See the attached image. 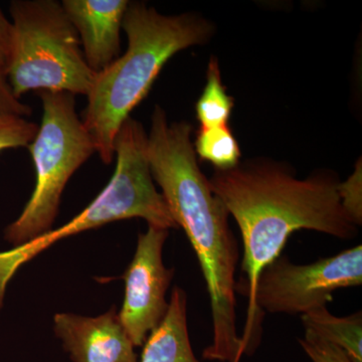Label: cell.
Wrapping results in <instances>:
<instances>
[{
    "mask_svg": "<svg viewBox=\"0 0 362 362\" xmlns=\"http://www.w3.org/2000/svg\"><path fill=\"white\" fill-rule=\"evenodd\" d=\"M209 180L242 235L243 277L235 292L249 299L240 339L243 354L250 356L261 339L264 316L255 307L257 281L264 268L281 256L291 233L311 230L352 240L358 226L343 204L341 182L333 173L299 180L286 166L261 160L216 170Z\"/></svg>",
    "mask_w": 362,
    "mask_h": 362,
    "instance_id": "cell-1",
    "label": "cell"
},
{
    "mask_svg": "<svg viewBox=\"0 0 362 362\" xmlns=\"http://www.w3.org/2000/svg\"><path fill=\"white\" fill-rule=\"evenodd\" d=\"M192 134L189 123H169L165 110L156 105L147 141L150 171L176 225L187 233L206 281L214 335L202 357L240 362L243 344L235 313L239 250L228 225L230 214L197 163Z\"/></svg>",
    "mask_w": 362,
    "mask_h": 362,
    "instance_id": "cell-2",
    "label": "cell"
},
{
    "mask_svg": "<svg viewBox=\"0 0 362 362\" xmlns=\"http://www.w3.org/2000/svg\"><path fill=\"white\" fill-rule=\"evenodd\" d=\"M122 30L127 51L97 74L81 118L107 165L115 157L114 143L121 126L148 95L168 59L187 47L206 44L214 28L197 13L164 16L144 2L129 1Z\"/></svg>",
    "mask_w": 362,
    "mask_h": 362,
    "instance_id": "cell-3",
    "label": "cell"
},
{
    "mask_svg": "<svg viewBox=\"0 0 362 362\" xmlns=\"http://www.w3.org/2000/svg\"><path fill=\"white\" fill-rule=\"evenodd\" d=\"M147 141L148 134L142 124L129 117L116 136V169L101 194L58 230L0 252V309L6 286L16 271L59 240L126 218H143L148 226L168 230L178 228L163 195L154 185L147 157Z\"/></svg>",
    "mask_w": 362,
    "mask_h": 362,
    "instance_id": "cell-4",
    "label": "cell"
},
{
    "mask_svg": "<svg viewBox=\"0 0 362 362\" xmlns=\"http://www.w3.org/2000/svg\"><path fill=\"white\" fill-rule=\"evenodd\" d=\"M9 13L13 44L7 83L14 97L32 90L87 96L97 74L86 63L62 2L13 0Z\"/></svg>",
    "mask_w": 362,
    "mask_h": 362,
    "instance_id": "cell-5",
    "label": "cell"
},
{
    "mask_svg": "<svg viewBox=\"0 0 362 362\" xmlns=\"http://www.w3.org/2000/svg\"><path fill=\"white\" fill-rule=\"evenodd\" d=\"M39 96L42 123L28 146L35 164V189L18 220L4 232V239L14 247L52 230L66 183L96 152L94 140L76 110L75 95L39 90Z\"/></svg>",
    "mask_w": 362,
    "mask_h": 362,
    "instance_id": "cell-6",
    "label": "cell"
},
{
    "mask_svg": "<svg viewBox=\"0 0 362 362\" xmlns=\"http://www.w3.org/2000/svg\"><path fill=\"white\" fill-rule=\"evenodd\" d=\"M361 284V245L309 265H295L287 257L280 256L259 274L255 307L262 314L303 315L326 306L337 290Z\"/></svg>",
    "mask_w": 362,
    "mask_h": 362,
    "instance_id": "cell-7",
    "label": "cell"
},
{
    "mask_svg": "<svg viewBox=\"0 0 362 362\" xmlns=\"http://www.w3.org/2000/svg\"><path fill=\"white\" fill-rule=\"evenodd\" d=\"M168 230L148 226L138 235L132 261L123 275L125 296L119 319L135 347L142 346L168 312V292L175 270L168 269L162 251Z\"/></svg>",
    "mask_w": 362,
    "mask_h": 362,
    "instance_id": "cell-8",
    "label": "cell"
},
{
    "mask_svg": "<svg viewBox=\"0 0 362 362\" xmlns=\"http://www.w3.org/2000/svg\"><path fill=\"white\" fill-rule=\"evenodd\" d=\"M54 332L75 362H137L134 345L115 307L102 315L57 313Z\"/></svg>",
    "mask_w": 362,
    "mask_h": 362,
    "instance_id": "cell-9",
    "label": "cell"
},
{
    "mask_svg": "<svg viewBox=\"0 0 362 362\" xmlns=\"http://www.w3.org/2000/svg\"><path fill=\"white\" fill-rule=\"evenodd\" d=\"M128 0H64L77 30L86 63L99 74L120 57V32Z\"/></svg>",
    "mask_w": 362,
    "mask_h": 362,
    "instance_id": "cell-10",
    "label": "cell"
},
{
    "mask_svg": "<svg viewBox=\"0 0 362 362\" xmlns=\"http://www.w3.org/2000/svg\"><path fill=\"white\" fill-rule=\"evenodd\" d=\"M143 345L140 362H199L188 334L187 296L181 288H173L163 320Z\"/></svg>",
    "mask_w": 362,
    "mask_h": 362,
    "instance_id": "cell-11",
    "label": "cell"
},
{
    "mask_svg": "<svg viewBox=\"0 0 362 362\" xmlns=\"http://www.w3.org/2000/svg\"><path fill=\"white\" fill-rule=\"evenodd\" d=\"M305 331L337 345L349 356L352 362H362L361 312L351 316L337 317L322 306L302 315Z\"/></svg>",
    "mask_w": 362,
    "mask_h": 362,
    "instance_id": "cell-12",
    "label": "cell"
},
{
    "mask_svg": "<svg viewBox=\"0 0 362 362\" xmlns=\"http://www.w3.org/2000/svg\"><path fill=\"white\" fill-rule=\"evenodd\" d=\"M233 99L226 92L221 81L218 59L211 58L207 66L206 84L195 105L201 127L213 128L228 125L233 108Z\"/></svg>",
    "mask_w": 362,
    "mask_h": 362,
    "instance_id": "cell-13",
    "label": "cell"
},
{
    "mask_svg": "<svg viewBox=\"0 0 362 362\" xmlns=\"http://www.w3.org/2000/svg\"><path fill=\"white\" fill-rule=\"evenodd\" d=\"M194 148L195 156L202 160L211 162L216 170H228L239 165V142L228 125L199 128Z\"/></svg>",
    "mask_w": 362,
    "mask_h": 362,
    "instance_id": "cell-14",
    "label": "cell"
},
{
    "mask_svg": "<svg viewBox=\"0 0 362 362\" xmlns=\"http://www.w3.org/2000/svg\"><path fill=\"white\" fill-rule=\"evenodd\" d=\"M39 125L20 116L0 117V152L28 147L37 135Z\"/></svg>",
    "mask_w": 362,
    "mask_h": 362,
    "instance_id": "cell-15",
    "label": "cell"
},
{
    "mask_svg": "<svg viewBox=\"0 0 362 362\" xmlns=\"http://www.w3.org/2000/svg\"><path fill=\"white\" fill-rule=\"evenodd\" d=\"M299 343L305 354L313 362H352L341 349L310 331H305V337L299 340Z\"/></svg>",
    "mask_w": 362,
    "mask_h": 362,
    "instance_id": "cell-16",
    "label": "cell"
},
{
    "mask_svg": "<svg viewBox=\"0 0 362 362\" xmlns=\"http://www.w3.org/2000/svg\"><path fill=\"white\" fill-rule=\"evenodd\" d=\"M13 23L0 8V83H7L13 54Z\"/></svg>",
    "mask_w": 362,
    "mask_h": 362,
    "instance_id": "cell-17",
    "label": "cell"
},
{
    "mask_svg": "<svg viewBox=\"0 0 362 362\" xmlns=\"http://www.w3.org/2000/svg\"><path fill=\"white\" fill-rule=\"evenodd\" d=\"M32 113V107L14 97L7 83H0V117L20 116L28 118Z\"/></svg>",
    "mask_w": 362,
    "mask_h": 362,
    "instance_id": "cell-18",
    "label": "cell"
}]
</instances>
